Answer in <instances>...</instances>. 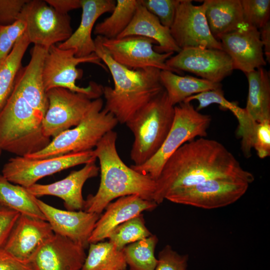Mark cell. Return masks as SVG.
Listing matches in <instances>:
<instances>
[{"mask_svg": "<svg viewBox=\"0 0 270 270\" xmlns=\"http://www.w3.org/2000/svg\"><path fill=\"white\" fill-rule=\"evenodd\" d=\"M102 44L112 58L128 68L133 70L154 68L160 70L179 73L166 64L174 54H160L154 48L152 39L138 36L108 39L100 36Z\"/></svg>", "mask_w": 270, "mask_h": 270, "instance_id": "obj_13", "label": "cell"}, {"mask_svg": "<svg viewBox=\"0 0 270 270\" xmlns=\"http://www.w3.org/2000/svg\"><path fill=\"white\" fill-rule=\"evenodd\" d=\"M122 250H117L109 241L90 243L81 270H125Z\"/></svg>", "mask_w": 270, "mask_h": 270, "instance_id": "obj_30", "label": "cell"}, {"mask_svg": "<svg viewBox=\"0 0 270 270\" xmlns=\"http://www.w3.org/2000/svg\"><path fill=\"white\" fill-rule=\"evenodd\" d=\"M246 74L248 92L244 109L250 116L257 122L270 121L269 72L262 67Z\"/></svg>", "mask_w": 270, "mask_h": 270, "instance_id": "obj_26", "label": "cell"}, {"mask_svg": "<svg viewBox=\"0 0 270 270\" xmlns=\"http://www.w3.org/2000/svg\"><path fill=\"white\" fill-rule=\"evenodd\" d=\"M42 118L14 89L0 111V149L22 157L43 150L51 140L44 134Z\"/></svg>", "mask_w": 270, "mask_h": 270, "instance_id": "obj_4", "label": "cell"}, {"mask_svg": "<svg viewBox=\"0 0 270 270\" xmlns=\"http://www.w3.org/2000/svg\"><path fill=\"white\" fill-rule=\"evenodd\" d=\"M27 0H0V25L10 24L18 19Z\"/></svg>", "mask_w": 270, "mask_h": 270, "instance_id": "obj_41", "label": "cell"}, {"mask_svg": "<svg viewBox=\"0 0 270 270\" xmlns=\"http://www.w3.org/2000/svg\"><path fill=\"white\" fill-rule=\"evenodd\" d=\"M244 23L258 30L270 22V0H240Z\"/></svg>", "mask_w": 270, "mask_h": 270, "instance_id": "obj_34", "label": "cell"}, {"mask_svg": "<svg viewBox=\"0 0 270 270\" xmlns=\"http://www.w3.org/2000/svg\"><path fill=\"white\" fill-rule=\"evenodd\" d=\"M214 178L252 184L254 178L244 170L220 142L200 138L180 146L166 161L156 180L153 200L162 204L172 190Z\"/></svg>", "mask_w": 270, "mask_h": 270, "instance_id": "obj_1", "label": "cell"}, {"mask_svg": "<svg viewBox=\"0 0 270 270\" xmlns=\"http://www.w3.org/2000/svg\"><path fill=\"white\" fill-rule=\"evenodd\" d=\"M252 148L256 150L258 156L261 159L270 156V121L258 122Z\"/></svg>", "mask_w": 270, "mask_h": 270, "instance_id": "obj_39", "label": "cell"}, {"mask_svg": "<svg viewBox=\"0 0 270 270\" xmlns=\"http://www.w3.org/2000/svg\"><path fill=\"white\" fill-rule=\"evenodd\" d=\"M94 53L106 64L112 76L114 87L104 86V108L125 124L164 90L160 70L154 68L133 70L114 61L102 44L94 40Z\"/></svg>", "mask_w": 270, "mask_h": 270, "instance_id": "obj_2", "label": "cell"}, {"mask_svg": "<svg viewBox=\"0 0 270 270\" xmlns=\"http://www.w3.org/2000/svg\"><path fill=\"white\" fill-rule=\"evenodd\" d=\"M54 234L46 220L20 214L4 249L16 258L28 262L38 248Z\"/></svg>", "mask_w": 270, "mask_h": 270, "instance_id": "obj_21", "label": "cell"}, {"mask_svg": "<svg viewBox=\"0 0 270 270\" xmlns=\"http://www.w3.org/2000/svg\"><path fill=\"white\" fill-rule=\"evenodd\" d=\"M48 108L42 120L44 134L50 138L78 125L92 100L87 95L56 88L46 92Z\"/></svg>", "mask_w": 270, "mask_h": 270, "instance_id": "obj_12", "label": "cell"}, {"mask_svg": "<svg viewBox=\"0 0 270 270\" xmlns=\"http://www.w3.org/2000/svg\"><path fill=\"white\" fill-rule=\"evenodd\" d=\"M30 44L25 32L0 65V111L12 92L23 56Z\"/></svg>", "mask_w": 270, "mask_h": 270, "instance_id": "obj_29", "label": "cell"}, {"mask_svg": "<svg viewBox=\"0 0 270 270\" xmlns=\"http://www.w3.org/2000/svg\"><path fill=\"white\" fill-rule=\"evenodd\" d=\"M139 0H117L112 14L97 24L94 32L108 39L116 38L128 26L136 11Z\"/></svg>", "mask_w": 270, "mask_h": 270, "instance_id": "obj_31", "label": "cell"}, {"mask_svg": "<svg viewBox=\"0 0 270 270\" xmlns=\"http://www.w3.org/2000/svg\"><path fill=\"white\" fill-rule=\"evenodd\" d=\"M194 100L198 102V106L196 108L198 112L212 104H218L220 108L223 110H230L233 106L238 104L236 102L227 100L224 97V92L222 88L192 95L187 98L184 102H191Z\"/></svg>", "mask_w": 270, "mask_h": 270, "instance_id": "obj_37", "label": "cell"}, {"mask_svg": "<svg viewBox=\"0 0 270 270\" xmlns=\"http://www.w3.org/2000/svg\"><path fill=\"white\" fill-rule=\"evenodd\" d=\"M103 105L102 98L94 100L78 125L54 137L43 150L25 157L40 159L92 150L104 135L118 123Z\"/></svg>", "mask_w": 270, "mask_h": 270, "instance_id": "obj_6", "label": "cell"}, {"mask_svg": "<svg viewBox=\"0 0 270 270\" xmlns=\"http://www.w3.org/2000/svg\"><path fill=\"white\" fill-rule=\"evenodd\" d=\"M99 171L96 162H92L79 170L72 171L60 180L46 184H35L26 188L36 198L44 196L60 198L68 210H81L85 203L82 194L83 186L88 180L96 176Z\"/></svg>", "mask_w": 270, "mask_h": 270, "instance_id": "obj_19", "label": "cell"}, {"mask_svg": "<svg viewBox=\"0 0 270 270\" xmlns=\"http://www.w3.org/2000/svg\"><path fill=\"white\" fill-rule=\"evenodd\" d=\"M1 152H2V150L0 149V154H1Z\"/></svg>", "mask_w": 270, "mask_h": 270, "instance_id": "obj_47", "label": "cell"}, {"mask_svg": "<svg viewBox=\"0 0 270 270\" xmlns=\"http://www.w3.org/2000/svg\"><path fill=\"white\" fill-rule=\"evenodd\" d=\"M96 160L93 150L40 159L17 156L4 164L2 174L10 182L28 188L45 176Z\"/></svg>", "mask_w": 270, "mask_h": 270, "instance_id": "obj_10", "label": "cell"}, {"mask_svg": "<svg viewBox=\"0 0 270 270\" xmlns=\"http://www.w3.org/2000/svg\"><path fill=\"white\" fill-rule=\"evenodd\" d=\"M174 114L170 130L158 152L140 166L132 165L134 170L156 180L168 159L184 144L196 137L207 136L212 121L208 114L196 110L190 102H182L174 106Z\"/></svg>", "mask_w": 270, "mask_h": 270, "instance_id": "obj_7", "label": "cell"}, {"mask_svg": "<svg viewBox=\"0 0 270 270\" xmlns=\"http://www.w3.org/2000/svg\"><path fill=\"white\" fill-rule=\"evenodd\" d=\"M48 49L34 45L28 64L20 68L14 89L43 118L48 108L44 88L43 68Z\"/></svg>", "mask_w": 270, "mask_h": 270, "instance_id": "obj_20", "label": "cell"}, {"mask_svg": "<svg viewBox=\"0 0 270 270\" xmlns=\"http://www.w3.org/2000/svg\"><path fill=\"white\" fill-rule=\"evenodd\" d=\"M140 2L164 26L170 28L180 0H140Z\"/></svg>", "mask_w": 270, "mask_h": 270, "instance_id": "obj_36", "label": "cell"}, {"mask_svg": "<svg viewBox=\"0 0 270 270\" xmlns=\"http://www.w3.org/2000/svg\"><path fill=\"white\" fill-rule=\"evenodd\" d=\"M204 4L196 6L190 0H180L170 34L177 46L183 49L203 47L222 50L220 42L210 31Z\"/></svg>", "mask_w": 270, "mask_h": 270, "instance_id": "obj_15", "label": "cell"}, {"mask_svg": "<svg viewBox=\"0 0 270 270\" xmlns=\"http://www.w3.org/2000/svg\"><path fill=\"white\" fill-rule=\"evenodd\" d=\"M234 70L245 74L266 64L258 30L244 24L218 38Z\"/></svg>", "mask_w": 270, "mask_h": 270, "instance_id": "obj_16", "label": "cell"}, {"mask_svg": "<svg viewBox=\"0 0 270 270\" xmlns=\"http://www.w3.org/2000/svg\"><path fill=\"white\" fill-rule=\"evenodd\" d=\"M116 132L110 130L94 150L100 162V182L96 194L88 195L85 200L83 210L101 214L113 200L128 195L153 200L156 181L124 164L116 150Z\"/></svg>", "mask_w": 270, "mask_h": 270, "instance_id": "obj_3", "label": "cell"}, {"mask_svg": "<svg viewBox=\"0 0 270 270\" xmlns=\"http://www.w3.org/2000/svg\"><path fill=\"white\" fill-rule=\"evenodd\" d=\"M34 200L49 223L54 234L66 237L84 248L101 214L83 210L57 208L34 196Z\"/></svg>", "mask_w": 270, "mask_h": 270, "instance_id": "obj_18", "label": "cell"}, {"mask_svg": "<svg viewBox=\"0 0 270 270\" xmlns=\"http://www.w3.org/2000/svg\"><path fill=\"white\" fill-rule=\"evenodd\" d=\"M250 184L242 181L214 178L192 186L175 189L167 194L172 202L204 209H214L231 204L246 192Z\"/></svg>", "mask_w": 270, "mask_h": 270, "instance_id": "obj_11", "label": "cell"}, {"mask_svg": "<svg viewBox=\"0 0 270 270\" xmlns=\"http://www.w3.org/2000/svg\"><path fill=\"white\" fill-rule=\"evenodd\" d=\"M116 5L114 0H81L82 14L78 28L69 38L58 46L64 50H74L76 57H84L94 53L96 46L92 38L94 25L102 15L112 12Z\"/></svg>", "mask_w": 270, "mask_h": 270, "instance_id": "obj_23", "label": "cell"}, {"mask_svg": "<svg viewBox=\"0 0 270 270\" xmlns=\"http://www.w3.org/2000/svg\"><path fill=\"white\" fill-rule=\"evenodd\" d=\"M166 64L179 74L186 71L216 83H220L234 70L231 59L223 50L203 47L181 49Z\"/></svg>", "mask_w": 270, "mask_h": 270, "instance_id": "obj_14", "label": "cell"}, {"mask_svg": "<svg viewBox=\"0 0 270 270\" xmlns=\"http://www.w3.org/2000/svg\"><path fill=\"white\" fill-rule=\"evenodd\" d=\"M152 234L141 214L117 226L109 234L108 238L117 250H122L127 245Z\"/></svg>", "mask_w": 270, "mask_h": 270, "instance_id": "obj_33", "label": "cell"}, {"mask_svg": "<svg viewBox=\"0 0 270 270\" xmlns=\"http://www.w3.org/2000/svg\"><path fill=\"white\" fill-rule=\"evenodd\" d=\"M188 256L180 254L170 245L160 252L154 270H187Z\"/></svg>", "mask_w": 270, "mask_h": 270, "instance_id": "obj_38", "label": "cell"}, {"mask_svg": "<svg viewBox=\"0 0 270 270\" xmlns=\"http://www.w3.org/2000/svg\"><path fill=\"white\" fill-rule=\"evenodd\" d=\"M0 206L20 214L45 220L34 200V196L21 186L12 184L0 174Z\"/></svg>", "mask_w": 270, "mask_h": 270, "instance_id": "obj_28", "label": "cell"}, {"mask_svg": "<svg viewBox=\"0 0 270 270\" xmlns=\"http://www.w3.org/2000/svg\"><path fill=\"white\" fill-rule=\"evenodd\" d=\"M81 245L54 234L28 260L32 270H81L86 254Z\"/></svg>", "mask_w": 270, "mask_h": 270, "instance_id": "obj_17", "label": "cell"}, {"mask_svg": "<svg viewBox=\"0 0 270 270\" xmlns=\"http://www.w3.org/2000/svg\"><path fill=\"white\" fill-rule=\"evenodd\" d=\"M158 206L154 200H144L136 194L119 198L105 208L106 211L95 224L89 243H96L108 238L109 234L118 225L144 210H152Z\"/></svg>", "mask_w": 270, "mask_h": 270, "instance_id": "obj_22", "label": "cell"}, {"mask_svg": "<svg viewBox=\"0 0 270 270\" xmlns=\"http://www.w3.org/2000/svg\"><path fill=\"white\" fill-rule=\"evenodd\" d=\"M203 3L210 31L217 40L245 24L240 0H204Z\"/></svg>", "mask_w": 270, "mask_h": 270, "instance_id": "obj_25", "label": "cell"}, {"mask_svg": "<svg viewBox=\"0 0 270 270\" xmlns=\"http://www.w3.org/2000/svg\"><path fill=\"white\" fill-rule=\"evenodd\" d=\"M237 118L238 126L237 135L242 138L241 149L247 158L251 156V150L257 122L254 120L244 108L236 104L230 110Z\"/></svg>", "mask_w": 270, "mask_h": 270, "instance_id": "obj_35", "label": "cell"}, {"mask_svg": "<svg viewBox=\"0 0 270 270\" xmlns=\"http://www.w3.org/2000/svg\"><path fill=\"white\" fill-rule=\"evenodd\" d=\"M158 240L156 235L152 234L123 248L126 262L130 270H154L158 263L154 250Z\"/></svg>", "mask_w": 270, "mask_h": 270, "instance_id": "obj_32", "label": "cell"}, {"mask_svg": "<svg viewBox=\"0 0 270 270\" xmlns=\"http://www.w3.org/2000/svg\"><path fill=\"white\" fill-rule=\"evenodd\" d=\"M101 61L95 53L84 57H76L73 49L64 50L56 45L51 46L48 50L43 68L46 92L53 88H61L85 94L92 100L100 98L104 90L101 84L90 82L88 86L84 88L78 86L76 82L82 76V70L76 68L78 64L89 62L106 68Z\"/></svg>", "mask_w": 270, "mask_h": 270, "instance_id": "obj_8", "label": "cell"}, {"mask_svg": "<svg viewBox=\"0 0 270 270\" xmlns=\"http://www.w3.org/2000/svg\"><path fill=\"white\" fill-rule=\"evenodd\" d=\"M160 80L170 102L174 106L184 102L192 95L222 86L220 83L189 75L182 76L166 70H160Z\"/></svg>", "mask_w": 270, "mask_h": 270, "instance_id": "obj_27", "label": "cell"}, {"mask_svg": "<svg viewBox=\"0 0 270 270\" xmlns=\"http://www.w3.org/2000/svg\"><path fill=\"white\" fill-rule=\"evenodd\" d=\"M18 18L26 24L30 43L48 49L72 34L70 18L59 12L46 0H27Z\"/></svg>", "mask_w": 270, "mask_h": 270, "instance_id": "obj_9", "label": "cell"}, {"mask_svg": "<svg viewBox=\"0 0 270 270\" xmlns=\"http://www.w3.org/2000/svg\"><path fill=\"white\" fill-rule=\"evenodd\" d=\"M14 44L7 36L4 26L0 25V65L8 56Z\"/></svg>", "mask_w": 270, "mask_h": 270, "instance_id": "obj_45", "label": "cell"}, {"mask_svg": "<svg viewBox=\"0 0 270 270\" xmlns=\"http://www.w3.org/2000/svg\"><path fill=\"white\" fill-rule=\"evenodd\" d=\"M0 270H32L28 262L20 260L4 249L0 250Z\"/></svg>", "mask_w": 270, "mask_h": 270, "instance_id": "obj_42", "label": "cell"}, {"mask_svg": "<svg viewBox=\"0 0 270 270\" xmlns=\"http://www.w3.org/2000/svg\"><path fill=\"white\" fill-rule=\"evenodd\" d=\"M3 26L7 36L14 44L26 32V24L20 18L10 24Z\"/></svg>", "mask_w": 270, "mask_h": 270, "instance_id": "obj_43", "label": "cell"}, {"mask_svg": "<svg viewBox=\"0 0 270 270\" xmlns=\"http://www.w3.org/2000/svg\"><path fill=\"white\" fill-rule=\"evenodd\" d=\"M20 214L0 206V250L4 248Z\"/></svg>", "mask_w": 270, "mask_h": 270, "instance_id": "obj_40", "label": "cell"}, {"mask_svg": "<svg viewBox=\"0 0 270 270\" xmlns=\"http://www.w3.org/2000/svg\"><path fill=\"white\" fill-rule=\"evenodd\" d=\"M46 2L56 10L64 14L81 8V0H46Z\"/></svg>", "mask_w": 270, "mask_h": 270, "instance_id": "obj_44", "label": "cell"}, {"mask_svg": "<svg viewBox=\"0 0 270 270\" xmlns=\"http://www.w3.org/2000/svg\"><path fill=\"white\" fill-rule=\"evenodd\" d=\"M174 106L164 90L126 123L134 138L130 153L134 165L144 164L160 150L172 124Z\"/></svg>", "mask_w": 270, "mask_h": 270, "instance_id": "obj_5", "label": "cell"}, {"mask_svg": "<svg viewBox=\"0 0 270 270\" xmlns=\"http://www.w3.org/2000/svg\"><path fill=\"white\" fill-rule=\"evenodd\" d=\"M266 60L270 62V22L258 30Z\"/></svg>", "mask_w": 270, "mask_h": 270, "instance_id": "obj_46", "label": "cell"}, {"mask_svg": "<svg viewBox=\"0 0 270 270\" xmlns=\"http://www.w3.org/2000/svg\"><path fill=\"white\" fill-rule=\"evenodd\" d=\"M130 36L152 39L158 44L154 48L160 54L178 53L181 50L172 37L170 28L164 26L156 16L140 3V0L130 22L116 38Z\"/></svg>", "mask_w": 270, "mask_h": 270, "instance_id": "obj_24", "label": "cell"}]
</instances>
